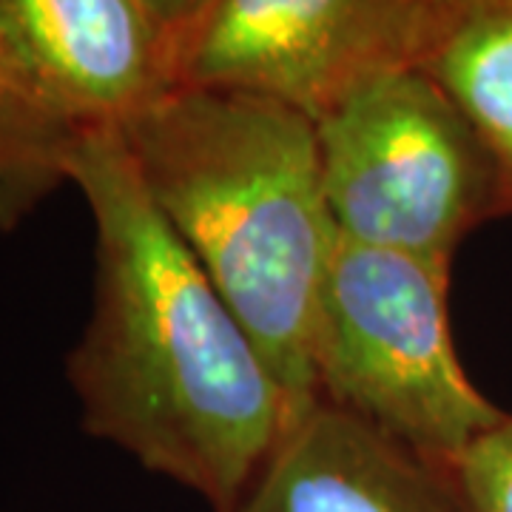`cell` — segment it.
Listing matches in <instances>:
<instances>
[{"label": "cell", "instance_id": "cell-3", "mask_svg": "<svg viewBox=\"0 0 512 512\" xmlns=\"http://www.w3.org/2000/svg\"><path fill=\"white\" fill-rule=\"evenodd\" d=\"M447 262L336 239L313 328V393L453 467L507 410L461 365Z\"/></svg>", "mask_w": 512, "mask_h": 512}, {"label": "cell", "instance_id": "cell-11", "mask_svg": "<svg viewBox=\"0 0 512 512\" xmlns=\"http://www.w3.org/2000/svg\"><path fill=\"white\" fill-rule=\"evenodd\" d=\"M148 9L160 18L168 32L180 29L185 20L191 18L200 9L205 0H146Z\"/></svg>", "mask_w": 512, "mask_h": 512}, {"label": "cell", "instance_id": "cell-5", "mask_svg": "<svg viewBox=\"0 0 512 512\" xmlns=\"http://www.w3.org/2000/svg\"><path fill=\"white\" fill-rule=\"evenodd\" d=\"M447 0H205L171 32V86L274 97L313 120L370 74L419 66Z\"/></svg>", "mask_w": 512, "mask_h": 512}, {"label": "cell", "instance_id": "cell-10", "mask_svg": "<svg viewBox=\"0 0 512 512\" xmlns=\"http://www.w3.org/2000/svg\"><path fill=\"white\" fill-rule=\"evenodd\" d=\"M464 512H512V413L450 467Z\"/></svg>", "mask_w": 512, "mask_h": 512}, {"label": "cell", "instance_id": "cell-12", "mask_svg": "<svg viewBox=\"0 0 512 512\" xmlns=\"http://www.w3.org/2000/svg\"><path fill=\"white\" fill-rule=\"evenodd\" d=\"M467 3H481V6H501V9H512V0H456V6H467Z\"/></svg>", "mask_w": 512, "mask_h": 512}, {"label": "cell", "instance_id": "cell-9", "mask_svg": "<svg viewBox=\"0 0 512 512\" xmlns=\"http://www.w3.org/2000/svg\"><path fill=\"white\" fill-rule=\"evenodd\" d=\"M74 128L15 52L0 26V234L15 231L49 194L69 183Z\"/></svg>", "mask_w": 512, "mask_h": 512}, {"label": "cell", "instance_id": "cell-1", "mask_svg": "<svg viewBox=\"0 0 512 512\" xmlns=\"http://www.w3.org/2000/svg\"><path fill=\"white\" fill-rule=\"evenodd\" d=\"M69 183L94 220L92 316L66 359L83 430L231 512L299 402L157 211L114 128L80 131Z\"/></svg>", "mask_w": 512, "mask_h": 512}, {"label": "cell", "instance_id": "cell-7", "mask_svg": "<svg viewBox=\"0 0 512 512\" xmlns=\"http://www.w3.org/2000/svg\"><path fill=\"white\" fill-rule=\"evenodd\" d=\"M231 512H464L450 467L308 396Z\"/></svg>", "mask_w": 512, "mask_h": 512}, {"label": "cell", "instance_id": "cell-4", "mask_svg": "<svg viewBox=\"0 0 512 512\" xmlns=\"http://www.w3.org/2000/svg\"><path fill=\"white\" fill-rule=\"evenodd\" d=\"M313 123L339 239L453 265L461 242L501 217L487 148L421 66L370 74Z\"/></svg>", "mask_w": 512, "mask_h": 512}, {"label": "cell", "instance_id": "cell-8", "mask_svg": "<svg viewBox=\"0 0 512 512\" xmlns=\"http://www.w3.org/2000/svg\"><path fill=\"white\" fill-rule=\"evenodd\" d=\"M476 128L498 177L501 217L512 214V9L456 6L419 63Z\"/></svg>", "mask_w": 512, "mask_h": 512}, {"label": "cell", "instance_id": "cell-2", "mask_svg": "<svg viewBox=\"0 0 512 512\" xmlns=\"http://www.w3.org/2000/svg\"><path fill=\"white\" fill-rule=\"evenodd\" d=\"M151 202L296 402L313 396V328L336 228L316 123L274 97L171 86L120 126Z\"/></svg>", "mask_w": 512, "mask_h": 512}, {"label": "cell", "instance_id": "cell-6", "mask_svg": "<svg viewBox=\"0 0 512 512\" xmlns=\"http://www.w3.org/2000/svg\"><path fill=\"white\" fill-rule=\"evenodd\" d=\"M15 52L74 128H117L171 89V32L146 0H0Z\"/></svg>", "mask_w": 512, "mask_h": 512}]
</instances>
